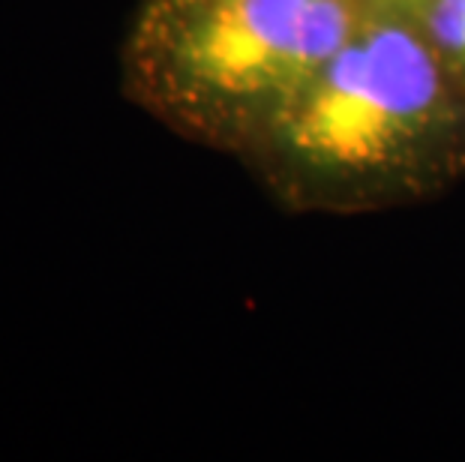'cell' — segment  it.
Returning a JSON list of instances; mask_svg holds the SVG:
<instances>
[{
  "label": "cell",
  "instance_id": "cell-1",
  "mask_svg": "<svg viewBox=\"0 0 465 462\" xmlns=\"http://www.w3.org/2000/svg\"><path fill=\"white\" fill-rule=\"evenodd\" d=\"M280 151L319 181L393 178L444 144L457 108L430 39L370 18L273 117Z\"/></svg>",
  "mask_w": 465,
  "mask_h": 462
},
{
  "label": "cell",
  "instance_id": "cell-2",
  "mask_svg": "<svg viewBox=\"0 0 465 462\" xmlns=\"http://www.w3.org/2000/svg\"><path fill=\"white\" fill-rule=\"evenodd\" d=\"M312 0H151L133 36V84L156 112L225 135L267 121L303 87Z\"/></svg>",
  "mask_w": 465,
  "mask_h": 462
},
{
  "label": "cell",
  "instance_id": "cell-3",
  "mask_svg": "<svg viewBox=\"0 0 465 462\" xmlns=\"http://www.w3.org/2000/svg\"><path fill=\"white\" fill-rule=\"evenodd\" d=\"M427 27L435 52L465 61V0H430Z\"/></svg>",
  "mask_w": 465,
  "mask_h": 462
},
{
  "label": "cell",
  "instance_id": "cell-4",
  "mask_svg": "<svg viewBox=\"0 0 465 462\" xmlns=\"http://www.w3.org/2000/svg\"><path fill=\"white\" fill-rule=\"evenodd\" d=\"M400 4H420V6H427L430 0H400Z\"/></svg>",
  "mask_w": 465,
  "mask_h": 462
}]
</instances>
